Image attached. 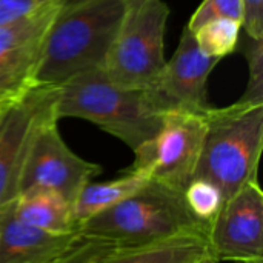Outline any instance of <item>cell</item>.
<instances>
[{
	"label": "cell",
	"instance_id": "cell-13",
	"mask_svg": "<svg viewBox=\"0 0 263 263\" xmlns=\"http://www.w3.org/2000/svg\"><path fill=\"white\" fill-rule=\"evenodd\" d=\"M216 257L206 234H188L133 248H119L105 263H199Z\"/></svg>",
	"mask_w": 263,
	"mask_h": 263
},
{
	"label": "cell",
	"instance_id": "cell-18",
	"mask_svg": "<svg viewBox=\"0 0 263 263\" xmlns=\"http://www.w3.org/2000/svg\"><path fill=\"white\" fill-rule=\"evenodd\" d=\"M243 54L248 60L250 77L247 89L237 103L263 105V39L247 35L243 40Z\"/></svg>",
	"mask_w": 263,
	"mask_h": 263
},
{
	"label": "cell",
	"instance_id": "cell-12",
	"mask_svg": "<svg viewBox=\"0 0 263 263\" xmlns=\"http://www.w3.org/2000/svg\"><path fill=\"white\" fill-rule=\"evenodd\" d=\"M79 237L54 234L22 222L12 202L0 208V263H52Z\"/></svg>",
	"mask_w": 263,
	"mask_h": 263
},
{
	"label": "cell",
	"instance_id": "cell-23",
	"mask_svg": "<svg viewBox=\"0 0 263 263\" xmlns=\"http://www.w3.org/2000/svg\"><path fill=\"white\" fill-rule=\"evenodd\" d=\"M82 2H86V0H55V3H57L60 8L74 6V5H77V3H82Z\"/></svg>",
	"mask_w": 263,
	"mask_h": 263
},
{
	"label": "cell",
	"instance_id": "cell-5",
	"mask_svg": "<svg viewBox=\"0 0 263 263\" xmlns=\"http://www.w3.org/2000/svg\"><path fill=\"white\" fill-rule=\"evenodd\" d=\"M170 8L163 0H126L117 35L103 71L117 85L146 89L160 76Z\"/></svg>",
	"mask_w": 263,
	"mask_h": 263
},
{
	"label": "cell",
	"instance_id": "cell-17",
	"mask_svg": "<svg viewBox=\"0 0 263 263\" xmlns=\"http://www.w3.org/2000/svg\"><path fill=\"white\" fill-rule=\"evenodd\" d=\"M183 194L193 214L208 225H211L213 219L225 203L220 190L202 179H191L185 186Z\"/></svg>",
	"mask_w": 263,
	"mask_h": 263
},
{
	"label": "cell",
	"instance_id": "cell-22",
	"mask_svg": "<svg viewBox=\"0 0 263 263\" xmlns=\"http://www.w3.org/2000/svg\"><path fill=\"white\" fill-rule=\"evenodd\" d=\"M245 17L243 25L247 35L253 39H263V0H243Z\"/></svg>",
	"mask_w": 263,
	"mask_h": 263
},
{
	"label": "cell",
	"instance_id": "cell-2",
	"mask_svg": "<svg viewBox=\"0 0 263 263\" xmlns=\"http://www.w3.org/2000/svg\"><path fill=\"white\" fill-rule=\"evenodd\" d=\"M210 225L190 210L183 190L149 179L116 206L82 222L77 233L133 248L188 234H206Z\"/></svg>",
	"mask_w": 263,
	"mask_h": 263
},
{
	"label": "cell",
	"instance_id": "cell-19",
	"mask_svg": "<svg viewBox=\"0 0 263 263\" xmlns=\"http://www.w3.org/2000/svg\"><path fill=\"white\" fill-rule=\"evenodd\" d=\"M119 248L116 243L79 234L76 242L52 263H105Z\"/></svg>",
	"mask_w": 263,
	"mask_h": 263
},
{
	"label": "cell",
	"instance_id": "cell-6",
	"mask_svg": "<svg viewBox=\"0 0 263 263\" xmlns=\"http://www.w3.org/2000/svg\"><path fill=\"white\" fill-rule=\"evenodd\" d=\"M205 114L165 112L157 134L134 151L131 170L142 171L153 180L185 190L194 177L202 154L206 134Z\"/></svg>",
	"mask_w": 263,
	"mask_h": 263
},
{
	"label": "cell",
	"instance_id": "cell-11",
	"mask_svg": "<svg viewBox=\"0 0 263 263\" xmlns=\"http://www.w3.org/2000/svg\"><path fill=\"white\" fill-rule=\"evenodd\" d=\"M60 6L45 8L0 26V102H12L34 86L45 37Z\"/></svg>",
	"mask_w": 263,
	"mask_h": 263
},
{
	"label": "cell",
	"instance_id": "cell-8",
	"mask_svg": "<svg viewBox=\"0 0 263 263\" xmlns=\"http://www.w3.org/2000/svg\"><path fill=\"white\" fill-rule=\"evenodd\" d=\"M220 59L210 57L199 48L194 34L183 28L179 46L165 63L157 80L146 88V94L157 112L188 111L205 114L208 102V77Z\"/></svg>",
	"mask_w": 263,
	"mask_h": 263
},
{
	"label": "cell",
	"instance_id": "cell-1",
	"mask_svg": "<svg viewBox=\"0 0 263 263\" xmlns=\"http://www.w3.org/2000/svg\"><path fill=\"white\" fill-rule=\"evenodd\" d=\"M126 0H86L60 8L43 42L34 86L59 88L71 77L105 66Z\"/></svg>",
	"mask_w": 263,
	"mask_h": 263
},
{
	"label": "cell",
	"instance_id": "cell-20",
	"mask_svg": "<svg viewBox=\"0 0 263 263\" xmlns=\"http://www.w3.org/2000/svg\"><path fill=\"white\" fill-rule=\"evenodd\" d=\"M245 17V3L243 0H203L196 9L190 22L186 23L188 29L194 32L203 23L216 18H231L242 22Z\"/></svg>",
	"mask_w": 263,
	"mask_h": 263
},
{
	"label": "cell",
	"instance_id": "cell-7",
	"mask_svg": "<svg viewBox=\"0 0 263 263\" xmlns=\"http://www.w3.org/2000/svg\"><path fill=\"white\" fill-rule=\"evenodd\" d=\"M57 117H45L35 128L23 165L18 194L40 188L60 194L72 206L80 191L102 174V166L79 157L63 142Z\"/></svg>",
	"mask_w": 263,
	"mask_h": 263
},
{
	"label": "cell",
	"instance_id": "cell-15",
	"mask_svg": "<svg viewBox=\"0 0 263 263\" xmlns=\"http://www.w3.org/2000/svg\"><path fill=\"white\" fill-rule=\"evenodd\" d=\"M148 180V174L129 170L122 177L112 180L99 183L89 182L72 202V219L76 222V228L82 222L123 202L137 193L142 186H145Z\"/></svg>",
	"mask_w": 263,
	"mask_h": 263
},
{
	"label": "cell",
	"instance_id": "cell-9",
	"mask_svg": "<svg viewBox=\"0 0 263 263\" xmlns=\"http://www.w3.org/2000/svg\"><path fill=\"white\" fill-rule=\"evenodd\" d=\"M57 88L32 86L11 102L0 122V208L18 196L20 177L37 125L55 116Z\"/></svg>",
	"mask_w": 263,
	"mask_h": 263
},
{
	"label": "cell",
	"instance_id": "cell-16",
	"mask_svg": "<svg viewBox=\"0 0 263 263\" xmlns=\"http://www.w3.org/2000/svg\"><path fill=\"white\" fill-rule=\"evenodd\" d=\"M242 22L231 18H216L203 23L193 34L203 54L223 59L233 54L240 43Z\"/></svg>",
	"mask_w": 263,
	"mask_h": 263
},
{
	"label": "cell",
	"instance_id": "cell-25",
	"mask_svg": "<svg viewBox=\"0 0 263 263\" xmlns=\"http://www.w3.org/2000/svg\"><path fill=\"white\" fill-rule=\"evenodd\" d=\"M199 263H237V262H222V260H219L217 257H210V259H205V260H202V262Z\"/></svg>",
	"mask_w": 263,
	"mask_h": 263
},
{
	"label": "cell",
	"instance_id": "cell-14",
	"mask_svg": "<svg viewBox=\"0 0 263 263\" xmlns=\"http://www.w3.org/2000/svg\"><path fill=\"white\" fill-rule=\"evenodd\" d=\"M12 211L22 222L39 230L54 234L77 233L71 203L54 191H23L12 200Z\"/></svg>",
	"mask_w": 263,
	"mask_h": 263
},
{
	"label": "cell",
	"instance_id": "cell-4",
	"mask_svg": "<svg viewBox=\"0 0 263 263\" xmlns=\"http://www.w3.org/2000/svg\"><path fill=\"white\" fill-rule=\"evenodd\" d=\"M206 134L193 179L216 185L228 200L257 180L263 148V105L233 103L210 108Z\"/></svg>",
	"mask_w": 263,
	"mask_h": 263
},
{
	"label": "cell",
	"instance_id": "cell-24",
	"mask_svg": "<svg viewBox=\"0 0 263 263\" xmlns=\"http://www.w3.org/2000/svg\"><path fill=\"white\" fill-rule=\"evenodd\" d=\"M14 102V100H12ZM11 102H0V122H2V117H3V114H5V111H6V108H8V105H9Z\"/></svg>",
	"mask_w": 263,
	"mask_h": 263
},
{
	"label": "cell",
	"instance_id": "cell-21",
	"mask_svg": "<svg viewBox=\"0 0 263 263\" xmlns=\"http://www.w3.org/2000/svg\"><path fill=\"white\" fill-rule=\"evenodd\" d=\"M55 0H0V26L20 20Z\"/></svg>",
	"mask_w": 263,
	"mask_h": 263
},
{
	"label": "cell",
	"instance_id": "cell-3",
	"mask_svg": "<svg viewBox=\"0 0 263 263\" xmlns=\"http://www.w3.org/2000/svg\"><path fill=\"white\" fill-rule=\"evenodd\" d=\"M55 117L88 120L133 153L157 134L163 120L145 89L120 86L102 68L83 71L57 88Z\"/></svg>",
	"mask_w": 263,
	"mask_h": 263
},
{
	"label": "cell",
	"instance_id": "cell-10",
	"mask_svg": "<svg viewBox=\"0 0 263 263\" xmlns=\"http://www.w3.org/2000/svg\"><path fill=\"white\" fill-rule=\"evenodd\" d=\"M208 242L222 262L262 263L263 193L257 180L225 200L210 225Z\"/></svg>",
	"mask_w": 263,
	"mask_h": 263
}]
</instances>
